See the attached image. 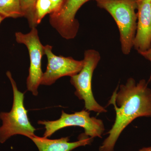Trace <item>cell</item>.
<instances>
[{
    "label": "cell",
    "instance_id": "obj_14",
    "mask_svg": "<svg viewBox=\"0 0 151 151\" xmlns=\"http://www.w3.org/2000/svg\"><path fill=\"white\" fill-rule=\"evenodd\" d=\"M51 4L52 13L57 12L62 7L65 0H49ZM51 13V14H52Z\"/></svg>",
    "mask_w": 151,
    "mask_h": 151
},
{
    "label": "cell",
    "instance_id": "obj_16",
    "mask_svg": "<svg viewBox=\"0 0 151 151\" xmlns=\"http://www.w3.org/2000/svg\"><path fill=\"white\" fill-rule=\"evenodd\" d=\"M139 151H151V146L147 147H144L140 149Z\"/></svg>",
    "mask_w": 151,
    "mask_h": 151
},
{
    "label": "cell",
    "instance_id": "obj_13",
    "mask_svg": "<svg viewBox=\"0 0 151 151\" xmlns=\"http://www.w3.org/2000/svg\"><path fill=\"white\" fill-rule=\"evenodd\" d=\"M36 1L37 0H21L22 9L25 16L28 17L31 24Z\"/></svg>",
    "mask_w": 151,
    "mask_h": 151
},
{
    "label": "cell",
    "instance_id": "obj_1",
    "mask_svg": "<svg viewBox=\"0 0 151 151\" xmlns=\"http://www.w3.org/2000/svg\"><path fill=\"white\" fill-rule=\"evenodd\" d=\"M118 87L107 105L114 106L116 119L99 151H114L119 136L129 124L139 117L151 118V89L145 79L137 83L130 78L120 85L119 91Z\"/></svg>",
    "mask_w": 151,
    "mask_h": 151
},
{
    "label": "cell",
    "instance_id": "obj_17",
    "mask_svg": "<svg viewBox=\"0 0 151 151\" xmlns=\"http://www.w3.org/2000/svg\"><path fill=\"white\" fill-rule=\"evenodd\" d=\"M4 19V17H2L0 15V24L1 23V22Z\"/></svg>",
    "mask_w": 151,
    "mask_h": 151
},
{
    "label": "cell",
    "instance_id": "obj_8",
    "mask_svg": "<svg viewBox=\"0 0 151 151\" xmlns=\"http://www.w3.org/2000/svg\"><path fill=\"white\" fill-rule=\"evenodd\" d=\"M89 1L65 0L59 11L51 14L50 23L63 37L68 40L75 37L79 27L76 14L81 6Z\"/></svg>",
    "mask_w": 151,
    "mask_h": 151
},
{
    "label": "cell",
    "instance_id": "obj_7",
    "mask_svg": "<svg viewBox=\"0 0 151 151\" xmlns=\"http://www.w3.org/2000/svg\"><path fill=\"white\" fill-rule=\"evenodd\" d=\"M52 47L44 46V54L47 58L46 70L43 73L40 84L50 85L58 78L64 76L70 77L80 72L84 65L83 60H77L72 57L57 56L52 52Z\"/></svg>",
    "mask_w": 151,
    "mask_h": 151
},
{
    "label": "cell",
    "instance_id": "obj_5",
    "mask_svg": "<svg viewBox=\"0 0 151 151\" xmlns=\"http://www.w3.org/2000/svg\"><path fill=\"white\" fill-rule=\"evenodd\" d=\"M38 124L45 126V132L43 137H51L55 132L65 127H79L83 128L86 136L93 139L102 138L105 129L103 121L94 117H90L89 111L82 110L73 114H67L62 111L58 120L54 121H39Z\"/></svg>",
    "mask_w": 151,
    "mask_h": 151
},
{
    "label": "cell",
    "instance_id": "obj_2",
    "mask_svg": "<svg viewBox=\"0 0 151 151\" xmlns=\"http://www.w3.org/2000/svg\"><path fill=\"white\" fill-rule=\"evenodd\" d=\"M115 20L120 32L123 54L129 55L133 47L137 24V0H94Z\"/></svg>",
    "mask_w": 151,
    "mask_h": 151
},
{
    "label": "cell",
    "instance_id": "obj_9",
    "mask_svg": "<svg viewBox=\"0 0 151 151\" xmlns=\"http://www.w3.org/2000/svg\"><path fill=\"white\" fill-rule=\"evenodd\" d=\"M137 24L133 47L138 53L145 51L151 43V0H137Z\"/></svg>",
    "mask_w": 151,
    "mask_h": 151
},
{
    "label": "cell",
    "instance_id": "obj_15",
    "mask_svg": "<svg viewBox=\"0 0 151 151\" xmlns=\"http://www.w3.org/2000/svg\"><path fill=\"white\" fill-rule=\"evenodd\" d=\"M139 54L144 57L146 59L148 60L151 63V43L150 47L145 51L139 52ZM148 82H151V72Z\"/></svg>",
    "mask_w": 151,
    "mask_h": 151
},
{
    "label": "cell",
    "instance_id": "obj_4",
    "mask_svg": "<svg viewBox=\"0 0 151 151\" xmlns=\"http://www.w3.org/2000/svg\"><path fill=\"white\" fill-rule=\"evenodd\" d=\"M99 52L87 50L84 53V65L80 72L71 76L70 82L75 88V94L79 100H84L86 111L98 113H106L107 110L95 100L92 92V82L94 70L100 61Z\"/></svg>",
    "mask_w": 151,
    "mask_h": 151
},
{
    "label": "cell",
    "instance_id": "obj_3",
    "mask_svg": "<svg viewBox=\"0 0 151 151\" xmlns=\"http://www.w3.org/2000/svg\"><path fill=\"white\" fill-rule=\"evenodd\" d=\"M9 79L13 92V103L11 111L1 112L0 119V143L5 142L12 136L21 135L30 138L35 136L34 128L29 119L27 111L24 106V93L19 91L10 71L6 73Z\"/></svg>",
    "mask_w": 151,
    "mask_h": 151
},
{
    "label": "cell",
    "instance_id": "obj_6",
    "mask_svg": "<svg viewBox=\"0 0 151 151\" xmlns=\"http://www.w3.org/2000/svg\"><path fill=\"white\" fill-rule=\"evenodd\" d=\"M16 41L24 44L28 50L30 58L29 76L27 80V90L35 96H37L38 88L41 84L43 73L42 70V58L44 54V46L41 43L37 29L32 27L29 33H16Z\"/></svg>",
    "mask_w": 151,
    "mask_h": 151
},
{
    "label": "cell",
    "instance_id": "obj_10",
    "mask_svg": "<svg viewBox=\"0 0 151 151\" xmlns=\"http://www.w3.org/2000/svg\"><path fill=\"white\" fill-rule=\"evenodd\" d=\"M29 139L35 143L39 151H71L78 147L90 145L93 140L92 138L84 133L79 136L78 141L73 142H69L68 137L50 139L35 135Z\"/></svg>",
    "mask_w": 151,
    "mask_h": 151
},
{
    "label": "cell",
    "instance_id": "obj_12",
    "mask_svg": "<svg viewBox=\"0 0 151 151\" xmlns=\"http://www.w3.org/2000/svg\"><path fill=\"white\" fill-rule=\"evenodd\" d=\"M52 13L51 4L49 0H37L35 6L32 25L40 23L46 14Z\"/></svg>",
    "mask_w": 151,
    "mask_h": 151
},
{
    "label": "cell",
    "instance_id": "obj_11",
    "mask_svg": "<svg viewBox=\"0 0 151 151\" xmlns=\"http://www.w3.org/2000/svg\"><path fill=\"white\" fill-rule=\"evenodd\" d=\"M0 15L4 18L25 16L21 0H0Z\"/></svg>",
    "mask_w": 151,
    "mask_h": 151
}]
</instances>
